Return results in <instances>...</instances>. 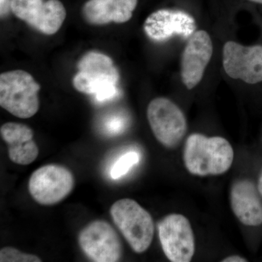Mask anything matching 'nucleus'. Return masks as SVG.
<instances>
[{
    "mask_svg": "<svg viewBox=\"0 0 262 262\" xmlns=\"http://www.w3.org/2000/svg\"><path fill=\"white\" fill-rule=\"evenodd\" d=\"M12 0H0V13L1 16L7 14L8 10H10V3Z\"/></svg>",
    "mask_w": 262,
    "mask_h": 262,
    "instance_id": "obj_19",
    "label": "nucleus"
},
{
    "mask_svg": "<svg viewBox=\"0 0 262 262\" xmlns=\"http://www.w3.org/2000/svg\"><path fill=\"white\" fill-rule=\"evenodd\" d=\"M139 160L140 156L136 151H128L126 154L122 155L112 168V178L118 179L126 175L134 165L139 163Z\"/></svg>",
    "mask_w": 262,
    "mask_h": 262,
    "instance_id": "obj_16",
    "label": "nucleus"
},
{
    "mask_svg": "<svg viewBox=\"0 0 262 262\" xmlns=\"http://www.w3.org/2000/svg\"><path fill=\"white\" fill-rule=\"evenodd\" d=\"M78 243L92 261L116 262L121 259V239L113 226L105 221H94L85 226L79 233Z\"/></svg>",
    "mask_w": 262,
    "mask_h": 262,
    "instance_id": "obj_9",
    "label": "nucleus"
},
{
    "mask_svg": "<svg viewBox=\"0 0 262 262\" xmlns=\"http://www.w3.org/2000/svg\"><path fill=\"white\" fill-rule=\"evenodd\" d=\"M110 214L131 248L137 253L145 252L155 233L154 222L149 212L134 200L125 198L114 203Z\"/></svg>",
    "mask_w": 262,
    "mask_h": 262,
    "instance_id": "obj_4",
    "label": "nucleus"
},
{
    "mask_svg": "<svg viewBox=\"0 0 262 262\" xmlns=\"http://www.w3.org/2000/svg\"><path fill=\"white\" fill-rule=\"evenodd\" d=\"M213 53V42L206 31H196L188 39L180 63L181 79L188 90L194 89L201 83Z\"/></svg>",
    "mask_w": 262,
    "mask_h": 262,
    "instance_id": "obj_12",
    "label": "nucleus"
},
{
    "mask_svg": "<svg viewBox=\"0 0 262 262\" xmlns=\"http://www.w3.org/2000/svg\"><path fill=\"white\" fill-rule=\"evenodd\" d=\"M144 31L155 42H165L173 37L189 39L196 32V22L191 13L177 8H161L146 18Z\"/></svg>",
    "mask_w": 262,
    "mask_h": 262,
    "instance_id": "obj_11",
    "label": "nucleus"
},
{
    "mask_svg": "<svg viewBox=\"0 0 262 262\" xmlns=\"http://www.w3.org/2000/svg\"><path fill=\"white\" fill-rule=\"evenodd\" d=\"M148 122L157 140L167 148L176 147L187 130L185 115L173 101L165 97L151 100L148 105Z\"/></svg>",
    "mask_w": 262,
    "mask_h": 262,
    "instance_id": "obj_5",
    "label": "nucleus"
},
{
    "mask_svg": "<svg viewBox=\"0 0 262 262\" xmlns=\"http://www.w3.org/2000/svg\"><path fill=\"white\" fill-rule=\"evenodd\" d=\"M183 157L186 168L192 175L218 176L232 166L234 150L225 138L193 134L186 141Z\"/></svg>",
    "mask_w": 262,
    "mask_h": 262,
    "instance_id": "obj_1",
    "label": "nucleus"
},
{
    "mask_svg": "<svg viewBox=\"0 0 262 262\" xmlns=\"http://www.w3.org/2000/svg\"><path fill=\"white\" fill-rule=\"evenodd\" d=\"M78 72L72 84L79 92L92 95L98 102H105L117 96L118 70L110 56L97 51H91L80 58Z\"/></svg>",
    "mask_w": 262,
    "mask_h": 262,
    "instance_id": "obj_2",
    "label": "nucleus"
},
{
    "mask_svg": "<svg viewBox=\"0 0 262 262\" xmlns=\"http://www.w3.org/2000/svg\"><path fill=\"white\" fill-rule=\"evenodd\" d=\"M258 187L248 179L232 184L230 191L231 208L241 223L250 227L262 224V202Z\"/></svg>",
    "mask_w": 262,
    "mask_h": 262,
    "instance_id": "obj_13",
    "label": "nucleus"
},
{
    "mask_svg": "<svg viewBox=\"0 0 262 262\" xmlns=\"http://www.w3.org/2000/svg\"><path fill=\"white\" fill-rule=\"evenodd\" d=\"M1 262H40L41 258L31 253L19 251L13 247H5L0 250Z\"/></svg>",
    "mask_w": 262,
    "mask_h": 262,
    "instance_id": "obj_17",
    "label": "nucleus"
},
{
    "mask_svg": "<svg viewBox=\"0 0 262 262\" xmlns=\"http://www.w3.org/2000/svg\"><path fill=\"white\" fill-rule=\"evenodd\" d=\"M75 177L68 168L57 164L37 169L29 181L31 196L42 206H53L65 199L73 190Z\"/></svg>",
    "mask_w": 262,
    "mask_h": 262,
    "instance_id": "obj_6",
    "label": "nucleus"
},
{
    "mask_svg": "<svg viewBox=\"0 0 262 262\" xmlns=\"http://www.w3.org/2000/svg\"><path fill=\"white\" fill-rule=\"evenodd\" d=\"M2 139L8 146V156L13 163L28 165L37 159L39 148L34 141V131L18 122H6L0 127Z\"/></svg>",
    "mask_w": 262,
    "mask_h": 262,
    "instance_id": "obj_14",
    "label": "nucleus"
},
{
    "mask_svg": "<svg viewBox=\"0 0 262 262\" xmlns=\"http://www.w3.org/2000/svg\"><path fill=\"white\" fill-rule=\"evenodd\" d=\"M222 66L225 73L233 80L256 84L262 82V46H244L234 41L225 43Z\"/></svg>",
    "mask_w": 262,
    "mask_h": 262,
    "instance_id": "obj_8",
    "label": "nucleus"
},
{
    "mask_svg": "<svg viewBox=\"0 0 262 262\" xmlns=\"http://www.w3.org/2000/svg\"><path fill=\"white\" fill-rule=\"evenodd\" d=\"M160 244L166 257L173 262H189L195 251L192 226L187 217L172 213L158 224Z\"/></svg>",
    "mask_w": 262,
    "mask_h": 262,
    "instance_id": "obj_7",
    "label": "nucleus"
},
{
    "mask_svg": "<svg viewBox=\"0 0 262 262\" xmlns=\"http://www.w3.org/2000/svg\"><path fill=\"white\" fill-rule=\"evenodd\" d=\"M10 10L17 18L46 35L58 32L67 17L60 0H12Z\"/></svg>",
    "mask_w": 262,
    "mask_h": 262,
    "instance_id": "obj_10",
    "label": "nucleus"
},
{
    "mask_svg": "<svg viewBox=\"0 0 262 262\" xmlns=\"http://www.w3.org/2000/svg\"><path fill=\"white\" fill-rule=\"evenodd\" d=\"M124 123H125V120L122 117L113 116L110 117L108 120L106 121L105 127H106L108 134H120L125 127V124Z\"/></svg>",
    "mask_w": 262,
    "mask_h": 262,
    "instance_id": "obj_18",
    "label": "nucleus"
},
{
    "mask_svg": "<svg viewBox=\"0 0 262 262\" xmlns=\"http://www.w3.org/2000/svg\"><path fill=\"white\" fill-rule=\"evenodd\" d=\"M39 84L26 71H8L0 75V106L13 116H34L39 111Z\"/></svg>",
    "mask_w": 262,
    "mask_h": 262,
    "instance_id": "obj_3",
    "label": "nucleus"
},
{
    "mask_svg": "<svg viewBox=\"0 0 262 262\" xmlns=\"http://www.w3.org/2000/svg\"><path fill=\"white\" fill-rule=\"evenodd\" d=\"M139 0H89L82 8L86 21L96 26L124 24L134 14Z\"/></svg>",
    "mask_w": 262,
    "mask_h": 262,
    "instance_id": "obj_15",
    "label": "nucleus"
},
{
    "mask_svg": "<svg viewBox=\"0 0 262 262\" xmlns=\"http://www.w3.org/2000/svg\"><path fill=\"white\" fill-rule=\"evenodd\" d=\"M222 262H246L248 261L246 258L241 257L238 255H233V256H227L224 258Z\"/></svg>",
    "mask_w": 262,
    "mask_h": 262,
    "instance_id": "obj_20",
    "label": "nucleus"
},
{
    "mask_svg": "<svg viewBox=\"0 0 262 262\" xmlns=\"http://www.w3.org/2000/svg\"><path fill=\"white\" fill-rule=\"evenodd\" d=\"M257 187L258 192H259L260 194H261V196H262V172L261 175H260L259 179H258Z\"/></svg>",
    "mask_w": 262,
    "mask_h": 262,
    "instance_id": "obj_21",
    "label": "nucleus"
},
{
    "mask_svg": "<svg viewBox=\"0 0 262 262\" xmlns=\"http://www.w3.org/2000/svg\"><path fill=\"white\" fill-rule=\"evenodd\" d=\"M245 1L249 2L253 4L262 5V0H245Z\"/></svg>",
    "mask_w": 262,
    "mask_h": 262,
    "instance_id": "obj_22",
    "label": "nucleus"
}]
</instances>
